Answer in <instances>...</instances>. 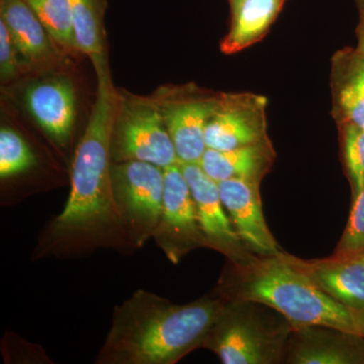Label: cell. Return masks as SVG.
I'll list each match as a JSON object with an SVG mask.
<instances>
[{
	"mask_svg": "<svg viewBox=\"0 0 364 364\" xmlns=\"http://www.w3.org/2000/svg\"><path fill=\"white\" fill-rule=\"evenodd\" d=\"M42 21L55 44L65 51H77L74 39L70 0H25Z\"/></svg>",
	"mask_w": 364,
	"mask_h": 364,
	"instance_id": "20",
	"label": "cell"
},
{
	"mask_svg": "<svg viewBox=\"0 0 364 364\" xmlns=\"http://www.w3.org/2000/svg\"><path fill=\"white\" fill-rule=\"evenodd\" d=\"M330 86L337 127L352 124L364 130V54L358 48L333 55Z\"/></svg>",
	"mask_w": 364,
	"mask_h": 364,
	"instance_id": "15",
	"label": "cell"
},
{
	"mask_svg": "<svg viewBox=\"0 0 364 364\" xmlns=\"http://www.w3.org/2000/svg\"><path fill=\"white\" fill-rule=\"evenodd\" d=\"M226 305L200 299L173 305L136 291L117 308L111 332L98 360L102 363L173 364L205 344Z\"/></svg>",
	"mask_w": 364,
	"mask_h": 364,
	"instance_id": "1",
	"label": "cell"
},
{
	"mask_svg": "<svg viewBox=\"0 0 364 364\" xmlns=\"http://www.w3.org/2000/svg\"><path fill=\"white\" fill-rule=\"evenodd\" d=\"M267 98L252 92L220 93L205 127L208 149L230 150L270 141Z\"/></svg>",
	"mask_w": 364,
	"mask_h": 364,
	"instance_id": "6",
	"label": "cell"
},
{
	"mask_svg": "<svg viewBox=\"0 0 364 364\" xmlns=\"http://www.w3.org/2000/svg\"><path fill=\"white\" fill-rule=\"evenodd\" d=\"M21 71V61L11 33L4 21L0 20V75L2 81L16 77Z\"/></svg>",
	"mask_w": 364,
	"mask_h": 364,
	"instance_id": "24",
	"label": "cell"
},
{
	"mask_svg": "<svg viewBox=\"0 0 364 364\" xmlns=\"http://www.w3.org/2000/svg\"><path fill=\"white\" fill-rule=\"evenodd\" d=\"M25 102L38 124L59 144L68 140L76 114L75 91L65 78H48L28 86Z\"/></svg>",
	"mask_w": 364,
	"mask_h": 364,
	"instance_id": "14",
	"label": "cell"
},
{
	"mask_svg": "<svg viewBox=\"0 0 364 364\" xmlns=\"http://www.w3.org/2000/svg\"><path fill=\"white\" fill-rule=\"evenodd\" d=\"M77 51L92 62L97 79L111 77L105 55L104 18L107 0H70Z\"/></svg>",
	"mask_w": 364,
	"mask_h": 364,
	"instance_id": "19",
	"label": "cell"
},
{
	"mask_svg": "<svg viewBox=\"0 0 364 364\" xmlns=\"http://www.w3.org/2000/svg\"><path fill=\"white\" fill-rule=\"evenodd\" d=\"M279 256L324 293L364 312V252L336 251L330 257L310 260L284 252Z\"/></svg>",
	"mask_w": 364,
	"mask_h": 364,
	"instance_id": "10",
	"label": "cell"
},
{
	"mask_svg": "<svg viewBox=\"0 0 364 364\" xmlns=\"http://www.w3.org/2000/svg\"><path fill=\"white\" fill-rule=\"evenodd\" d=\"M254 303L234 301L225 306L205 344L225 364L279 363L287 353L291 327L269 326L256 313Z\"/></svg>",
	"mask_w": 364,
	"mask_h": 364,
	"instance_id": "4",
	"label": "cell"
},
{
	"mask_svg": "<svg viewBox=\"0 0 364 364\" xmlns=\"http://www.w3.org/2000/svg\"><path fill=\"white\" fill-rule=\"evenodd\" d=\"M117 104L111 77L98 79L97 100L72 164L70 193L57 219L60 229H87L121 217L109 164Z\"/></svg>",
	"mask_w": 364,
	"mask_h": 364,
	"instance_id": "3",
	"label": "cell"
},
{
	"mask_svg": "<svg viewBox=\"0 0 364 364\" xmlns=\"http://www.w3.org/2000/svg\"><path fill=\"white\" fill-rule=\"evenodd\" d=\"M112 179L119 207L136 221L156 226L162 213L164 170L152 163L128 160L112 167Z\"/></svg>",
	"mask_w": 364,
	"mask_h": 364,
	"instance_id": "11",
	"label": "cell"
},
{
	"mask_svg": "<svg viewBox=\"0 0 364 364\" xmlns=\"http://www.w3.org/2000/svg\"><path fill=\"white\" fill-rule=\"evenodd\" d=\"M356 6H358L360 18H364V0H354Z\"/></svg>",
	"mask_w": 364,
	"mask_h": 364,
	"instance_id": "26",
	"label": "cell"
},
{
	"mask_svg": "<svg viewBox=\"0 0 364 364\" xmlns=\"http://www.w3.org/2000/svg\"><path fill=\"white\" fill-rule=\"evenodd\" d=\"M275 156L272 141H268L230 150L207 148L198 163L215 182L243 179L260 183L272 170Z\"/></svg>",
	"mask_w": 364,
	"mask_h": 364,
	"instance_id": "16",
	"label": "cell"
},
{
	"mask_svg": "<svg viewBox=\"0 0 364 364\" xmlns=\"http://www.w3.org/2000/svg\"><path fill=\"white\" fill-rule=\"evenodd\" d=\"M235 301L267 306L280 314L291 329L333 328L364 337V312L324 293L279 254L255 256L236 265Z\"/></svg>",
	"mask_w": 364,
	"mask_h": 364,
	"instance_id": "2",
	"label": "cell"
},
{
	"mask_svg": "<svg viewBox=\"0 0 364 364\" xmlns=\"http://www.w3.org/2000/svg\"><path fill=\"white\" fill-rule=\"evenodd\" d=\"M195 200L200 230L207 246L229 256L235 265L245 264L255 257L237 234L223 205L218 182L203 171L200 163H179Z\"/></svg>",
	"mask_w": 364,
	"mask_h": 364,
	"instance_id": "7",
	"label": "cell"
},
{
	"mask_svg": "<svg viewBox=\"0 0 364 364\" xmlns=\"http://www.w3.org/2000/svg\"><path fill=\"white\" fill-rule=\"evenodd\" d=\"M336 251L364 252V189L353 198L350 215Z\"/></svg>",
	"mask_w": 364,
	"mask_h": 364,
	"instance_id": "23",
	"label": "cell"
},
{
	"mask_svg": "<svg viewBox=\"0 0 364 364\" xmlns=\"http://www.w3.org/2000/svg\"><path fill=\"white\" fill-rule=\"evenodd\" d=\"M356 38H358V49L364 54V18H360L358 28H356Z\"/></svg>",
	"mask_w": 364,
	"mask_h": 364,
	"instance_id": "25",
	"label": "cell"
},
{
	"mask_svg": "<svg viewBox=\"0 0 364 364\" xmlns=\"http://www.w3.org/2000/svg\"><path fill=\"white\" fill-rule=\"evenodd\" d=\"M112 157L138 160L161 168L178 164L160 105L146 100L119 98L112 136Z\"/></svg>",
	"mask_w": 364,
	"mask_h": 364,
	"instance_id": "5",
	"label": "cell"
},
{
	"mask_svg": "<svg viewBox=\"0 0 364 364\" xmlns=\"http://www.w3.org/2000/svg\"><path fill=\"white\" fill-rule=\"evenodd\" d=\"M241 1L242 0H229L230 11H231V13H233L235 9H236L237 7L239 6V4H240Z\"/></svg>",
	"mask_w": 364,
	"mask_h": 364,
	"instance_id": "27",
	"label": "cell"
},
{
	"mask_svg": "<svg viewBox=\"0 0 364 364\" xmlns=\"http://www.w3.org/2000/svg\"><path fill=\"white\" fill-rule=\"evenodd\" d=\"M0 14L26 64L37 65L54 59V40L25 0H1Z\"/></svg>",
	"mask_w": 364,
	"mask_h": 364,
	"instance_id": "17",
	"label": "cell"
},
{
	"mask_svg": "<svg viewBox=\"0 0 364 364\" xmlns=\"http://www.w3.org/2000/svg\"><path fill=\"white\" fill-rule=\"evenodd\" d=\"M223 205L244 245L260 257L282 252L268 228L257 182L229 179L218 182Z\"/></svg>",
	"mask_w": 364,
	"mask_h": 364,
	"instance_id": "12",
	"label": "cell"
},
{
	"mask_svg": "<svg viewBox=\"0 0 364 364\" xmlns=\"http://www.w3.org/2000/svg\"><path fill=\"white\" fill-rule=\"evenodd\" d=\"M164 170V189L160 234L166 237V247L174 261L191 248L207 245L200 230L195 200L178 164Z\"/></svg>",
	"mask_w": 364,
	"mask_h": 364,
	"instance_id": "9",
	"label": "cell"
},
{
	"mask_svg": "<svg viewBox=\"0 0 364 364\" xmlns=\"http://www.w3.org/2000/svg\"><path fill=\"white\" fill-rule=\"evenodd\" d=\"M219 97L189 86L160 107L179 163H198L202 159L207 150L205 127Z\"/></svg>",
	"mask_w": 364,
	"mask_h": 364,
	"instance_id": "8",
	"label": "cell"
},
{
	"mask_svg": "<svg viewBox=\"0 0 364 364\" xmlns=\"http://www.w3.org/2000/svg\"><path fill=\"white\" fill-rule=\"evenodd\" d=\"M338 130L342 156L354 198L364 189V130L352 124L340 126Z\"/></svg>",
	"mask_w": 364,
	"mask_h": 364,
	"instance_id": "21",
	"label": "cell"
},
{
	"mask_svg": "<svg viewBox=\"0 0 364 364\" xmlns=\"http://www.w3.org/2000/svg\"><path fill=\"white\" fill-rule=\"evenodd\" d=\"M287 363L294 364H364V337L314 327L291 329Z\"/></svg>",
	"mask_w": 364,
	"mask_h": 364,
	"instance_id": "13",
	"label": "cell"
},
{
	"mask_svg": "<svg viewBox=\"0 0 364 364\" xmlns=\"http://www.w3.org/2000/svg\"><path fill=\"white\" fill-rule=\"evenodd\" d=\"M35 163L32 150L16 131L1 128L0 131V176H16L30 169Z\"/></svg>",
	"mask_w": 364,
	"mask_h": 364,
	"instance_id": "22",
	"label": "cell"
},
{
	"mask_svg": "<svg viewBox=\"0 0 364 364\" xmlns=\"http://www.w3.org/2000/svg\"><path fill=\"white\" fill-rule=\"evenodd\" d=\"M287 1L242 0L231 13V26L222 41V52L227 55L236 54L262 40Z\"/></svg>",
	"mask_w": 364,
	"mask_h": 364,
	"instance_id": "18",
	"label": "cell"
}]
</instances>
